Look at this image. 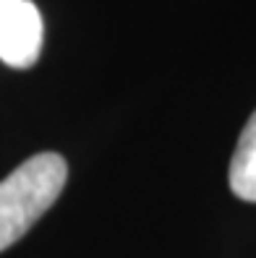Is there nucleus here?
<instances>
[{
    "instance_id": "f257e3e1",
    "label": "nucleus",
    "mask_w": 256,
    "mask_h": 258,
    "mask_svg": "<svg viewBox=\"0 0 256 258\" xmlns=\"http://www.w3.org/2000/svg\"><path fill=\"white\" fill-rule=\"evenodd\" d=\"M66 177V159L55 151H42L0 180V253L21 240L58 201Z\"/></svg>"
},
{
    "instance_id": "f03ea898",
    "label": "nucleus",
    "mask_w": 256,
    "mask_h": 258,
    "mask_svg": "<svg viewBox=\"0 0 256 258\" xmlns=\"http://www.w3.org/2000/svg\"><path fill=\"white\" fill-rule=\"evenodd\" d=\"M42 42L44 24L32 0H0V60L11 68H32Z\"/></svg>"
},
{
    "instance_id": "7ed1b4c3",
    "label": "nucleus",
    "mask_w": 256,
    "mask_h": 258,
    "mask_svg": "<svg viewBox=\"0 0 256 258\" xmlns=\"http://www.w3.org/2000/svg\"><path fill=\"white\" fill-rule=\"evenodd\" d=\"M230 190L240 201L256 204V110L248 117L230 159Z\"/></svg>"
}]
</instances>
